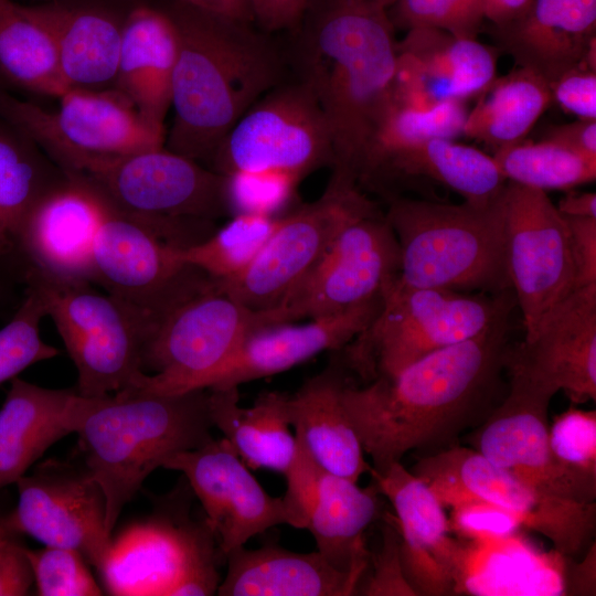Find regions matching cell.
Returning <instances> with one entry per match:
<instances>
[{
	"instance_id": "6da1fadb",
	"label": "cell",
	"mask_w": 596,
	"mask_h": 596,
	"mask_svg": "<svg viewBox=\"0 0 596 596\" xmlns=\"http://www.w3.org/2000/svg\"><path fill=\"white\" fill-rule=\"evenodd\" d=\"M512 309L393 376L364 387L344 385V408L373 470H384L413 449L446 448L487 418L507 392L502 375Z\"/></svg>"
},
{
	"instance_id": "7a4b0ae2",
	"label": "cell",
	"mask_w": 596,
	"mask_h": 596,
	"mask_svg": "<svg viewBox=\"0 0 596 596\" xmlns=\"http://www.w3.org/2000/svg\"><path fill=\"white\" fill-rule=\"evenodd\" d=\"M394 29L373 0H328L299 47V81L328 125L333 177L360 183L393 107Z\"/></svg>"
},
{
	"instance_id": "3957f363",
	"label": "cell",
	"mask_w": 596,
	"mask_h": 596,
	"mask_svg": "<svg viewBox=\"0 0 596 596\" xmlns=\"http://www.w3.org/2000/svg\"><path fill=\"white\" fill-rule=\"evenodd\" d=\"M170 13L179 41L167 149L210 161L238 119L279 85L280 56L251 23L213 17L181 1Z\"/></svg>"
},
{
	"instance_id": "277c9868",
	"label": "cell",
	"mask_w": 596,
	"mask_h": 596,
	"mask_svg": "<svg viewBox=\"0 0 596 596\" xmlns=\"http://www.w3.org/2000/svg\"><path fill=\"white\" fill-rule=\"evenodd\" d=\"M207 400L209 390L168 394L127 387L100 396L72 395L66 419L78 436L84 467L104 492L110 535L155 469L214 438Z\"/></svg>"
},
{
	"instance_id": "5b68a950",
	"label": "cell",
	"mask_w": 596,
	"mask_h": 596,
	"mask_svg": "<svg viewBox=\"0 0 596 596\" xmlns=\"http://www.w3.org/2000/svg\"><path fill=\"white\" fill-rule=\"evenodd\" d=\"M503 195L485 204L393 200L385 216L400 247V280L490 295L512 289Z\"/></svg>"
},
{
	"instance_id": "8992f818",
	"label": "cell",
	"mask_w": 596,
	"mask_h": 596,
	"mask_svg": "<svg viewBox=\"0 0 596 596\" xmlns=\"http://www.w3.org/2000/svg\"><path fill=\"white\" fill-rule=\"evenodd\" d=\"M268 324L266 312L246 308L199 269L148 315L143 373L129 387L168 394L206 390L242 340Z\"/></svg>"
},
{
	"instance_id": "52a82bcc",
	"label": "cell",
	"mask_w": 596,
	"mask_h": 596,
	"mask_svg": "<svg viewBox=\"0 0 596 596\" xmlns=\"http://www.w3.org/2000/svg\"><path fill=\"white\" fill-rule=\"evenodd\" d=\"M517 305L512 289L497 295L415 287L398 276L383 290L372 322L348 348L364 377H390L439 349L468 339Z\"/></svg>"
},
{
	"instance_id": "ba28073f",
	"label": "cell",
	"mask_w": 596,
	"mask_h": 596,
	"mask_svg": "<svg viewBox=\"0 0 596 596\" xmlns=\"http://www.w3.org/2000/svg\"><path fill=\"white\" fill-rule=\"evenodd\" d=\"M34 289L77 370L76 391L100 396L127 389L143 373L141 352L148 313L92 284H73L23 274Z\"/></svg>"
},
{
	"instance_id": "9c48e42d",
	"label": "cell",
	"mask_w": 596,
	"mask_h": 596,
	"mask_svg": "<svg viewBox=\"0 0 596 596\" xmlns=\"http://www.w3.org/2000/svg\"><path fill=\"white\" fill-rule=\"evenodd\" d=\"M56 110L0 94V114L41 147L64 172L77 173L96 158L164 147V127L146 120L115 88L72 87Z\"/></svg>"
},
{
	"instance_id": "30bf717a",
	"label": "cell",
	"mask_w": 596,
	"mask_h": 596,
	"mask_svg": "<svg viewBox=\"0 0 596 596\" xmlns=\"http://www.w3.org/2000/svg\"><path fill=\"white\" fill-rule=\"evenodd\" d=\"M411 471L444 507L483 502L503 508L520 518L522 528L550 540L563 556L578 554L595 531V502L543 492L473 448L448 446L419 459Z\"/></svg>"
},
{
	"instance_id": "8fae6325",
	"label": "cell",
	"mask_w": 596,
	"mask_h": 596,
	"mask_svg": "<svg viewBox=\"0 0 596 596\" xmlns=\"http://www.w3.org/2000/svg\"><path fill=\"white\" fill-rule=\"evenodd\" d=\"M400 265L396 236L385 214L366 199L299 287L267 311L270 323L324 317L381 297L398 276Z\"/></svg>"
},
{
	"instance_id": "7c38bea8",
	"label": "cell",
	"mask_w": 596,
	"mask_h": 596,
	"mask_svg": "<svg viewBox=\"0 0 596 596\" xmlns=\"http://www.w3.org/2000/svg\"><path fill=\"white\" fill-rule=\"evenodd\" d=\"M215 539L204 522L156 517L111 539L98 568L116 596H206L220 585Z\"/></svg>"
},
{
	"instance_id": "4fadbf2b",
	"label": "cell",
	"mask_w": 596,
	"mask_h": 596,
	"mask_svg": "<svg viewBox=\"0 0 596 596\" xmlns=\"http://www.w3.org/2000/svg\"><path fill=\"white\" fill-rule=\"evenodd\" d=\"M210 162V169L223 175L277 171L301 180L320 167H332L333 149L320 107L298 81L262 96L227 132Z\"/></svg>"
},
{
	"instance_id": "5bb4252c",
	"label": "cell",
	"mask_w": 596,
	"mask_h": 596,
	"mask_svg": "<svg viewBox=\"0 0 596 596\" xmlns=\"http://www.w3.org/2000/svg\"><path fill=\"white\" fill-rule=\"evenodd\" d=\"M366 199L359 184L331 177L316 202L281 215L270 237L243 272L214 280L251 310L277 309L305 280L343 223Z\"/></svg>"
},
{
	"instance_id": "9a60e30c",
	"label": "cell",
	"mask_w": 596,
	"mask_h": 596,
	"mask_svg": "<svg viewBox=\"0 0 596 596\" xmlns=\"http://www.w3.org/2000/svg\"><path fill=\"white\" fill-rule=\"evenodd\" d=\"M75 174L137 217L213 221L230 214L225 175L164 147L96 158Z\"/></svg>"
},
{
	"instance_id": "2e32d148",
	"label": "cell",
	"mask_w": 596,
	"mask_h": 596,
	"mask_svg": "<svg viewBox=\"0 0 596 596\" xmlns=\"http://www.w3.org/2000/svg\"><path fill=\"white\" fill-rule=\"evenodd\" d=\"M503 199L508 273L528 334L576 288L570 233L546 192L508 181Z\"/></svg>"
},
{
	"instance_id": "e0dca14e",
	"label": "cell",
	"mask_w": 596,
	"mask_h": 596,
	"mask_svg": "<svg viewBox=\"0 0 596 596\" xmlns=\"http://www.w3.org/2000/svg\"><path fill=\"white\" fill-rule=\"evenodd\" d=\"M15 483L17 507L1 526L46 546L76 550L98 571L113 536L106 530L104 492L87 469L49 460Z\"/></svg>"
},
{
	"instance_id": "ac0fdd59",
	"label": "cell",
	"mask_w": 596,
	"mask_h": 596,
	"mask_svg": "<svg viewBox=\"0 0 596 596\" xmlns=\"http://www.w3.org/2000/svg\"><path fill=\"white\" fill-rule=\"evenodd\" d=\"M508 379L573 403L596 400V284L575 288L505 356Z\"/></svg>"
},
{
	"instance_id": "d6986e66",
	"label": "cell",
	"mask_w": 596,
	"mask_h": 596,
	"mask_svg": "<svg viewBox=\"0 0 596 596\" xmlns=\"http://www.w3.org/2000/svg\"><path fill=\"white\" fill-rule=\"evenodd\" d=\"M162 468L184 475L225 557L269 528L292 525L284 498L272 497L262 487L224 437L177 453Z\"/></svg>"
},
{
	"instance_id": "ffe728a7",
	"label": "cell",
	"mask_w": 596,
	"mask_h": 596,
	"mask_svg": "<svg viewBox=\"0 0 596 596\" xmlns=\"http://www.w3.org/2000/svg\"><path fill=\"white\" fill-rule=\"evenodd\" d=\"M94 190L100 206L92 254L94 284L149 315L189 280L195 267L180 263L178 247L151 224L119 210Z\"/></svg>"
},
{
	"instance_id": "44dd1931",
	"label": "cell",
	"mask_w": 596,
	"mask_h": 596,
	"mask_svg": "<svg viewBox=\"0 0 596 596\" xmlns=\"http://www.w3.org/2000/svg\"><path fill=\"white\" fill-rule=\"evenodd\" d=\"M369 473L396 513L402 566L416 596L454 594L466 571L468 556L450 538L444 505L401 461L382 471L371 468Z\"/></svg>"
},
{
	"instance_id": "7402d4cb",
	"label": "cell",
	"mask_w": 596,
	"mask_h": 596,
	"mask_svg": "<svg viewBox=\"0 0 596 596\" xmlns=\"http://www.w3.org/2000/svg\"><path fill=\"white\" fill-rule=\"evenodd\" d=\"M551 400L508 380L503 398L473 432V449L543 492L595 502L596 493L582 485L552 454L547 419Z\"/></svg>"
},
{
	"instance_id": "603a6c76",
	"label": "cell",
	"mask_w": 596,
	"mask_h": 596,
	"mask_svg": "<svg viewBox=\"0 0 596 596\" xmlns=\"http://www.w3.org/2000/svg\"><path fill=\"white\" fill-rule=\"evenodd\" d=\"M64 173L28 215L19 256L26 263L24 273L56 281L94 284L92 254L100 220L98 196L83 177Z\"/></svg>"
},
{
	"instance_id": "cb8c5ba5",
	"label": "cell",
	"mask_w": 596,
	"mask_h": 596,
	"mask_svg": "<svg viewBox=\"0 0 596 596\" xmlns=\"http://www.w3.org/2000/svg\"><path fill=\"white\" fill-rule=\"evenodd\" d=\"M393 104L427 108L478 97L497 76L498 54L477 39L432 28L407 30L396 42Z\"/></svg>"
},
{
	"instance_id": "d4e9b609",
	"label": "cell",
	"mask_w": 596,
	"mask_h": 596,
	"mask_svg": "<svg viewBox=\"0 0 596 596\" xmlns=\"http://www.w3.org/2000/svg\"><path fill=\"white\" fill-rule=\"evenodd\" d=\"M381 305L382 296L306 323L281 322L256 328L210 379L206 390L238 387L290 370L323 351L339 350L372 322Z\"/></svg>"
},
{
	"instance_id": "484cf974",
	"label": "cell",
	"mask_w": 596,
	"mask_h": 596,
	"mask_svg": "<svg viewBox=\"0 0 596 596\" xmlns=\"http://www.w3.org/2000/svg\"><path fill=\"white\" fill-rule=\"evenodd\" d=\"M22 6L51 36L68 87L114 85L128 9L114 0H52Z\"/></svg>"
},
{
	"instance_id": "4316f807",
	"label": "cell",
	"mask_w": 596,
	"mask_h": 596,
	"mask_svg": "<svg viewBox=\"0 0 596 596\" xmlns=\"http://www.w3.org/2000/svg\"><path fill=\"white\" fill-rule=\"evenodd\" d=\"M498 47L549 84L565 71L596 67V0H533L518 19L491 25Z\"/></svg>"
},
{
	"instance_id": "83f0119b",
	"label": "cell",
	"mask_w": 596,
	"mask_h": 596,
	"mask_svg": "<svg viewBox=\"0 0 596 596\" xmlns=\"http://www.w3.org/2000/svg\"><path fill=\"white\" fill-rule=\"evenodd\" d=\"M170 11L139 3L125 17L114 88L149 123L164 127L178 55Z\"/></svg>"
},
{
	"instance_id": "f1b7e54d",
	"label": "cell",
	"mask_w": 596,
	"mask_h": 596,
	"mask_svg": "<svg viewBox=\"0 0 596 596\" xmlns=\"http://www.w3.org/2000/svg\"><path fill=\"white\" fill-rule=\"evenodd\" d=\"M226 558L227 572L216 592L220 596H349L358 594L363 578L360 573L336 568L318 551L242 546Z\"/></svg>"
},
{
	"instance_id": "f546056e",
	"label": "cell",
	"mask_w": 596,
	"mask_h": 596,
	"mask_svg": "<svg viewBox=\"0 0 596 596\" xmlns=\"http://www.w3.org/2000/svg\"><path fill=\"white\" fill-rule=\"evenodd\" d=\"M344 385L336 368H327L289 395L288 416L321 469L358 482L371 466L342 402Z\"/></svg>"
},
{
	"instance_id": "4dcf8cb0",
	"label": "cell",
	"mask_w": 596,
	"mask_h": 596,
	"mask_svg": "<svg viewBox=\"0 0 596 596\" xmlns=\"http://www.w3.org/2000/svg\"><path fill=\"white\" fill-rule=\"evenodd\" d=\"M288 397L278 391L264 392L253 405L242 407L238 387L209 390V416L249 469L285 475L297 450Z\"/></svg>"
},
{
	"instance_id": "1f68e13d",
	"label": "cell",
	"mask_w": 596,
	"mask_h": 596,
	"mask_svg": "<svg viewBox=\"0 0 596 596\" xmlns=\"http://www.w3.org/2000/svg\"><path fill=\"white\" fill-rule=\"evenodd\" d=\"M75 390L46 389L15 376L0 408V488L15 483L55 441Z\"/></svg>"
},
{
	"instance_id": "d6a6232c",
	"label": "cell",
	"mask_w": 596,
	"mask_h": 596,
	"mask_svg": "<svg viewBox=\"0 0 596 596\" xmlns=\"http://www.w3.org/2000/svg\"><path fill=\"white\" fill-rule=\"evenodd\" d=\"M380 491L322 469L306 530L317 551L336 568L365 575L370 553L364 532L380 513Z\"/></svg>"
},
{
	"instance_id": "836d02e7",
	"label": "cell",
	"mask_w": 596,
	"mask_h": 596,
	"mask_svg": "<svg viewBox=\"0 0 596 596\" xmlns=\"http://www.w3.org/2000/svg\"><path fill=\"white\" fill-rule=\"evenodd\" d=\"M381 171L426 177L477 204L499 199L508 182L493 157L447 138L395 150L380 161L372 175Z\"/></svg>"
},
{
	"instance_id": "e575fe53",
	"label": "cell",
	"mask_w": 596,
	"mask_h": 596,
	"mask_svg": "<svg viewBox=\"0 0 596 596\" xmlns=\"http://www.w3.org/2000/svg\"><path fill=\"white\" fill-rule=\"evenodd\" d=\"M478 98L468 111L462 135L494 151L524 140L553 103L550 84L525 67L497 77Z\"/></svg>"
},
{
	"instance_id": "d590c367",
	"label": "cell",
	"mask_w": 596,
	"mask_h": 596,
	"mask_svg": "<svg viewBox=\"0 0 596 596\" xmlns=\"http://www.w3.org/2000/svg\"><path fill=\"white\" fill-rule=\"evenodd\" d=\"M34 145L21 131L0 125V265L20 258V236L28 215L65 175L63 170L56 174Z\"/></svg>"
},
{
	"instance_id": "8d00e7d4",
	"label": "cell",
	"mask_w": 596,
	"mask_h": 596,
	"mask_svg": "<svg viewBox=\"0 0 596 596\" xmlns=\"http://www.w3.org/2000/svg\"><path fill=\"white\" fill-rule=\"evenodd\" d=\"M0 72L38 94L60 97L68 87L45 29L14 0H0Z\"/></svg>"
},
{
	"instance_id": "74e56055",
	"label": "cell",
	"mask_w": 596,
	"mask_h": 596,
	"mask_svg": "<svg viewBox=\"0 0 596 596\" xmlns=\"http://www.w3.org/2000/svg\"><path fill=\"white\" fill-rule=\"evenodd\" d=\"M507 181L546 192L594 182L596 159L560 143L524 140L500 148L492 156Z\"/></svg>"
},
{
	"instance_id": "f35d334b",
	"label": "cell",
	"mask_w": 596,
	"mask_h": 596,
	"mask_svg": "<svg viewBox=\"0 0 596 596\" xmlns=\"http://www.w3.org/2000/svg\"><path fill=\"white\" fill-rule=\"evenodd\" d=\"M281 215L235 214L202 242L177 248L180 263L225 280L243 272L277 227Z\"/></svg>"
},
{
	"instance_id": "ab89813d",
	"label": "cell",
	"mask_w": 596,
	"mask_h": 596,
	"mask_svg": "<svg viewBox=\"0 0 596 596\" xmlns=\"http://www.w3.org/2000/svg\"><path fill=\"white\" fill-rule=\"evenodd\" d=\"M466 102L448 100L427 108L393 104L366 160L360 182L371 178L389 153L434 138L456 139L464 134Z\"/></svg>"
},
{
	"instance_id": "60d3db41",
	"label": "cell",
	"mask_w": 596,
	"mask_h": 596,
	"mask_svg": "<svg viewBox=\"0 0 596 596\" xmlns=\"http://www.w3.org/2000/svg\"><path fill=\"white\" fill-rule=\"evenodd\" d=\"M44 317L38 292L26 287L21 306L0 329V384L11 381L30 365L58 354L56 348L41 338L40 323Z\"/></svg>"
},
{
	"instance_id": "b9f144b4",
	"label": "cell",
	"mask_w": 596,
	"mask_h": 596,
	"mask_svg": "<svg viewBox=\"0 0 596 596\" xmlns=\"http://www.w3.org/2000/svg\"><path fill=\"white\" fill-rule=\"evenodd\" d=\"M555 459L596 493V413L576 407L555 416L549 429Z\"/></svg>"
},
{
	"instance_id": "7bdbcfd3",
	"label": "cell",
	"mask_w": 596,
	"mask_h": 596,
	"mask_svg": "<svg viewBox=\"0 0 596 596\" xmlns=\"http://www.w3.org/2000/svg\"><path fill=\"white\" fill-rule=\"evenodd\" d=\"M387 13L394 28H432L470 39H477L485 20L482 0H397Z\"/></svg>"
},
{
	"instance_id": "ee69618b",
	"label": "cell",
	"mask_w": 596,
	"mask_h": 596,
	"mask_svg": "<svg viewBox=\"0 0 596 596\" xmlns=\"http://www.w3.org/2000/svg\"><path fill=\"white\" fill-rule=\"evenodd\" d=\"M36 594L41 596H100L104 594L89 570L84 556L76 550L46 546L26 549Z\"/></svg>"
},
{
	"instance_id": "f6af8a7d",
	"label": "cell",
	"mask_w": 596,
	"mask_h": 596,
	"mask_svg": "<svg viewBox=\"0 0 596 596\" xmlns=\"http://www.w3.org/2000/svg\"><path fill=\"white\" fill-rule=\"evenodd\" d=\"M299 179L277 171H246L225 175L230 214L277 215L292 198Z\"/></svg>"
},
{
	"instance_id": "bcb514c9",
	"label": "cell",
	"mask_w": 596,
	"mask_h": 596,
	"mask_svg": "<svg viewBox=\"0 0 596 596\" xmlns=\"http://www.w3.org/2000/svg\"><path fill=\"white\" fill-rule=\"evenodd\" d=\"M451 509L450 530L478 542H503L522 528L518 515L498 505L467 502Z\"/></svg>"
},
{
	"instance_id": "7dc6e473",
	"label": "cell",
	"mask_w": 596,
	"mask_h": 596,
	"mask_svg": "<svg viewBox=\"0 0 596 596\" xmlns=\"http://www.w3.org/2000/svg\"><path fill=\"white\" fill-rule=\"evenodd\" d=\"M358 594L369 596H415L401 561L400 534L392 524L383 526L382 545L372 560V571Z\"/></svg>"
},
{
	"instance_id": "c3c4849f",
	"label": "cell",
	"mask_w": 596,
	"mask_h": 596,
	"mask_svg": "<svg viewBox=\"0 0 596 596\" xmlns=\"http://www.w3.org/2000/svg\"><path fill=\"white\" fill-rule=\"evenodd\" d=\"M296 436V435H295ZM294 461L285 473L287 489L283 496L292 519V528L306 530L322 469L298 437Z\"/></svg>"
},
{
	"instance_id": "681fc988",
	"label": "cell",
	"mask_w": 596,
	"mask_h": 596,
	"mask_svg": "<svg viewBox=\"0 0 596 596\" xmlns=\"http://www.w3.org/2000/svg\"><path fill=\"white\" fill-rule=\"evenodd\" d=\"M553 103L578 117L596 120V67L578 64L550 83Z\"/></svg>"
},
{
	"instance_id": "f907efd6",
	"label": "cell",
	"mask_w": 596,
	"mask_h": 596,
	"mask_svg": "<svg viewBox=\"0 0 596 596\" xmlns=\"http://www.w3.org/2000/svg\"><path fill=\"white\" fill-rule=\"evenodd\" d=\"M575 268V286L596 284V217L565 216Z\"/></svg>"
},
{
	"instance_id": "816d5d0a",
	"label": "cell",
	"mask_w": 596,
	"mask_h": 596,
	"mask_svg": "<svg viewBox=\"0 0 596 596\" xmlns=\"http://www.w3.org/2000/svg\"><path fill=\"white\" fill-rule=\"evenodd\" d=\"M12 535L0 551V596L28 595L34 584L26 547Z\"/></svg>"
},
{
	"instance_id": "f5cc1de1",
	"label": "cell",
	"mask_w": 596,
	"mask_h": 596,
	"mask_svg": "<svg viewBox=\"0 0 596 596\" xmlns=\"http://www.w3.org/2000/svg\"><path fill=\"white\" fill-rule=\"evenodd\" d=\"M310 0H249L254 15L267 31L288 29L297 24Z\"/></svg>"
},
{
	"instance_id": "db71d44e",
	"label": "cell",
	"mask_w": 596,
	"mask_h": 596,
	"mask_svg": "<svg viewBox=\"0 0 596 596\" xmlns=\"http://www.w3.org/2000/svg\"><path fill=\"white\" fill-rule=\"evenodd\" d=\"M543 139L596 159V120L577 119L570 124L550 127Z\"/></svg>"
},
{
	"instance_id": "11a10c76",
	"label": "cell",
	"mask_w": 596,
	"mask_h": 596,
	"mask_svg": "<svg viewBox=\"0 0 596 596\" xmlns=\"http://www.w3.org/2000/svg\"><path fill=\"white\" fill-rule=\"evenodd\" d=\"M206 14L244 23L254 22L249 0H179Z\"/></svg>"
},
{
	"instance_id": "9f6ffc18",
	"label": "cell",
	"mask_w": 596,
	"mask_h": 596,
	"mask_svg": "<svg viewBox=\"0 0 596 596\" xmlns=\"http://www.w3.org/2000/svg\"><path fill=\"white\" fill-rule=\"evenodd\" d=\"M595 543L589 547L582 563L572 564L567 572L565 594L595 595Z\"/></svg>"
},
{
	"instance_id": "6f0895ef",
	"label": "cell",
	"mask_w": 596,
	"mask_h": 596,
	"mask_svg": "<svg viewBox=\"0 0 596 596\" xmlns=\"http://www.w3.org/2000/svg\"><path fill=\"white\" fill-rule=\"evenodd\" d=\"M533 0H482L485 19L491 25L507 24L520 18L531 6Z\"/></svg>"
},
{
	"instance_id": "680465c9",
	"label": "cell",
	"mask_w": 596,
	"mask_h": 596,
	"mask_svg": "<svg viewBox=\"0 0 596 596\" xmlns=\"http://www.w3.org/2000/svg\"><path fill=\"white\" fill-rule=\"evenodd\" d=\"M556 207L565 216L596 217V194L571 192L560 200Z\"/></svg>"
},
{
	"instance_id": "91938a15",
	"label": "cell",
	"mask_w": 596,
	"mask_h": 596,
	"mask_svg": "<svg viewBox=\"0 0 596 596\" xmlns=\"http://www.w3.org/2000/svg\"><path fill=\"white\" fill-rule=\"evenodd\" d=\"M15 534H12L8 532L3 526L0 524V551L4 546V544L8 542V540Z\"/></svg>"
},
{
	"instance_id": "94428289",
	"label": "cell",
	"mask_w": 596,
	"mask_h": 596,
	"mask_svg": "<svg viewBox=\"0 0 596 596\" xmlns=\"http://www.w3.org/2000/svg\"><path fill=\"white\" fill-rule=\"evenodd\" d=\"M385 9L392 7L397 0H373Z\"/></svg>"
},
{
	"instance_id": "6125c7cd",
	"label": "cell",
	"mask_w": 596,
	"mask_h": 596,
	"mask_svg": "<svg viewBox=\"0 0 596 596\" xmlns=\"http://www.w3.org/2000/svg\"><path fill=\"white\" fill-rule=\"evenodd\" d=\"M31 1H34L35 3H41V2L52 1V0H31Z\"/></svg>"
}]
</instances>
